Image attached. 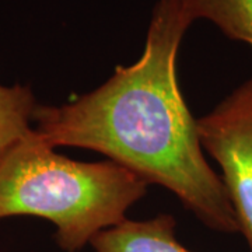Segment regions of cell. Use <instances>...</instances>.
I'll return each instance as SVG.
<instances>
[{
    "mask_svg": "<svg viewBox=\"0 0 252 252\" xmlns=\"http://www.w3.org/2000/svg\"><path fill=\"white\" fill-rule=\"evenodd\" d=\"M192 24L181 0H157L140 58L118 66L98 89L61 105H38L36 136L51 147L104 154L147 184L168 189L203 224L240 231L221 177L203 154L177 76L182 38Z\"/></svg>",
    "mask_w": 252,
    "mask_h": 252,
    "instance_id": "obj_1",
    "label": "cell"
},
{
    "mask_svg": "<svg viewBox=\"0 0 252 252\" xmlns=\"http://www.w3.org/2000/svg\"><path fill=\"white\" fill-rule=\"evenodd\" d=\"M149 184L112 161L81 162L56 153L34 129L0 158V220L39 217L55 225V241L80 252L101 231L124 221Z\"/></svg>",
    "mask_w": 252,
    "mask_h": 252,
    "instance_id": "obj_2",
    "label": "cell"
},
{
    "mask_svg": "<svg viewBox=\"0 0 252 252\" xmlns=\"http://www.w3.org/2000/svg\"><path fill=\"white\" fill-rule=\"evenodd\" d=\"M203 150L221 170L240 233L252 250V79L198 119Z\"/></svg>",
    "mask_w": 252,
    "mask_h": 252,
    "instance_id": "obj_3",
    "label": "cell"
},
{
    "mask_svg": "<svg viewBox=\"0 0 252 252\" xmlns=\"http://www.w3.org/2000/svg\"><path fill=\"white\" fill-rule=\"evenodd\" d=\"M175 219L161 213L149 220H127L97 234L95 252H192L175 237Z\"/></svg>",
    "mask_w": 252,
    "mask_h": 252,
    "instance_id": "obj_4",
    "label": "cell"
},
{
    "mask_svg": "<svg viewBox=\"0 0 252 252\" xmlns=\"http://www.w3.org/2000/svg\"><path fill=\"white\" fill-rule=\"evenodd\" d=\"M189 23L206 20L223 35L252 48V0H181Z\"/></svg>",
    "mask_w": 252,
    "mask_h": 252,
    "instance_id": "obj_5",
    "label": "cell"
},
{
    "mask_svg": "<svg viewBox=\"0 0 252 252\" xmlns=\"http://www.w3.org/2000/svg\"><path fill=\"white\" fill-rule=\"evenodd\" d=\"M38 105L28 86L0 84V158L31 132Z\"/></svg>",
    "mask_w": 252,
    "mask_h": 252,
    "instance_id": "obj_6",
    "label": "cell"
}]
</instances>
